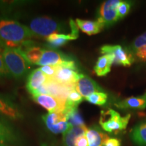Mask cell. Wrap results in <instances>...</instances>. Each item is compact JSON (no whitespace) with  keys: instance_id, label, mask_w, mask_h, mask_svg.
Listing matches in <instances>:
<instances>
[{"instance_id":"obj_30","label":"cell","mask_w":146,"mask_h":146,"mask_svg":"<svg viewBox=\"0 0 146 146\" xmlns=\"http://www.w3.org/2000/svg\"><path fill=\"white\" fill-rule=\"evenodd\" d=\"M104 146H121V142L118 139L109 138L105 142Z\"/></svg>"},{"instance_id":"obj_24","label":"cell","mask_w":146,"mask_h":146,"mask_svg":"<svg viewBox=\"0 0 146 146\" xmlns=\"http://www.w3.org/2000/svg\"><path fill=\"white\" fill-rule=\"evenodd\" d=\"M83 100V97L76 90V89H74L69 93L66 102V107L78 108V106Z\"/></svg>"},{"instance_id":"obj_1","label":"cell","mask_w":146,"mask_h":146,"mask_svg":"<svg viewBox=\"0 0 146 146\" xmlns=\"http://www.w3.org/2000/svg\"><path fill=\"white\" fill-rule=\"evenodd\" d=\"M36 36L31 29L15 20L0 16V42L5 47L18 48L31 38Z\"/></svg>"},{"instance_id":"obj_23","label":"cell","mask_w":146,"mask_h":146,"mask_svg":"<svg viewBox=\"0 0 146 146\" xmlns=\"http://www.w3.org/2000/svg\"><path fill=\"white\" fill-rule=\"evenodd\" d=\"M131 137L136 145L146 146V123L140 124L134 128Z\"/></svg>"},{"instance_id":"obj_17","label":"cell","mask_w":146,"mask_h":146,"mask_svg":"<svg viewBox=\"0 0 146 146\" xmlns=\"http://www.w3.org/2000/svg\"><path fill=\"white\" fill-rule=\"evenodd\" d=\"M88 140L89 146H104L109 137L105 134L98 127L88 128L85 133Z\"/></svg>"},{"instance_id":"obj_13","label":"cell","mask_w":146,"mask_h":146,"mask_svg":"<svg viewBox=\"0 0 146 146\" xmlns=\"http://www.w3.org/2000/svg\"><path fill=\"white\" fill-rule=\"evenodd\" d=\"M47 77L39 68L35 69L27 78L26 87L31 95L36 94L37 91L47 81Z\"/></svg>"},{"instance_id":"obj_8","label":"cell","mask_w":146,"mask_h":146,"mask_svg":"<svg viewBox=\"0 0 146 146\" xmlns=\"http://www.w3.org/2000/svg\"><path fill=\"white\" fill-rule=\"evenodd\" d=\"M32 98L36 103L46 109L49 113L62 112L65 110L66 101L50 95L36 94L32 95Z\"/></svg>"},{"instance_id":"obj_29","label":"cell","mask_w":146,"mask_h":146,"mask_svg":"<svg viewBox=\"0 0 146 146\" xmlns=\"http://www.w3.org/2000/svg\"><path fill=\"white\" fill-rule=\"evenodd\" d=\"M10 76L9 72L5 66L4 60H3L2 54L0 53V77H7Z\"/></svg>"},{"instance_id":"obj_22","label":"cell","mask_w":146,"mask_h":146,"mask_svg":"<svg viewBox=\"0 0 146 146\" xmlns=\"http://www.w3.org/2000/svg\"><path fill=\"white\" fill-rule=\"evenodd\" d=\"M63 112L66 116L67 122L71 127L85 125L84 120L80 113L78 112L77 108L65 107V110Z\"/></svg>"},{"instance_id":"obj_16","label":"cell","mask_w":146,"mask_h":146,"mask_svg":"<svg viewBox=\"0 0 146 146\" xmlns=\"http://www.w3.org/2000/svg\"><path fill=\"white\" fill-rule=\"evenodd\" d=\"M120 109H139L144 110L146 108V92L138 97H130L122 100L115 104Z\"/></svg>"},{"instance_id":"obj_18","label":"cell","mask_w":146,"mask_h":146,"mask_svg":"<svg viewBox=\"0 0 146 146\" xmlns=\"http://www.w3.org/2000/svg\"><path fill=\"white\" fill-rule=\"evenodd\" d=\"M75 23L78 29L89 36L99 33L104 27V25L99 21H91L76 18Z\"/></svg>"},{"instance_id":"obj_33","label":"cell","mask_w":146,"mask_h":146,"mask_svg":"<svg viewBox=\"0 0 146 146\" xmlns=\"http://www.w3.org/2000/svg\"><path fill=\"white\" fill-rule=\"evenodd\" d=\"M0 146H7L5 144H2V143H0Z\"/></svg>"},{"instance_id":"obj_12","label":"cell","mask_w":146,"mask_h":146,"mask_svg":"<svg viewBox=\"0 0 146 146\" xmlns=\"http://www.w3.org/2000/svg\"><path fill=\"white\" fill-rule=\"evenodd\" d=\"M43 87L46 91V94L50 95V96L59 98L60 100H64V101H66L69 93L72 89H75V87L61 85V84L56 83L49 78L47 79L46 83L43 85Z\"/></svg>"},{"instance_id":"obj_9","label":"cell","mask_w":146,"mask_h":146,"mask_svg":"<svg viewBox=\"0 0 146 146\" xmlns=\"http://www.w3.org/2000/svg\"><path fill=\"white\" fill-rule=\"evenodd\" d=\"M70 26L71 29L70 33H54L45 37V40L49 43V45L54 48H57L63 46L68 41L77 39L78 37V28L76 23L70 20Z\"/></svg>"},{"instance_id":"obj_15","label":"cell","mask_w":146,"mask_h":146,"mask_svg":"<svg viewBox=\"0 0 146 146\" xmlns=\"http://www.w3.org/2000/svg\"><path fill=\"white\" fill-rule=\"evenodd\" d=\"M0 114L12 120H18L23 117L17 106L2 95H0Z\"/></svg>"},{"instance_id":"obj_14","label":"cell","mask_w":146,"mask_h":146,"mask_svg":"<svg viewBox=\"0 0 146 146\" xmlns=\"http://www.w3.org/2000/svg\"><path fill=\"white\" fill-rule=\"evenodd\" d=\"M69 60L63 55L54 50H44L37 64L41 66H62Z\"/></svg>"},{"instance_id":"obj_28","label":"cell","mask_w":146,"mask_h":146,"mask_svg":"<svg viewBox=\"0 0 146 146\" xmlns=\"http://www.w3.org/2000/svg\"><path fill=\"white\" fill-rule=\"evenodd\" d=\"M58 66H44L39 68L47 78H52L57 71Z\"/></svg>"},{"instance_id":"obj_25","label":"cell","mask_w":146,"mask_h":146,"mask_svg":"<svg viewBox=\"0 0 146 146\" xmlns=\"http://www.w3.org/2000/svg\"><path fill=\"white\" fill-rule=\"evenodd\" d=\"M85 100L92 104L104 106L107 102L108 95L104 92H96L87 97Z\"/></svg>"},{"instance_id":"obj_20","label":"cell","mask_w":146,"mask_h":146,"mask_svg":"<svg viewBox=\"0 0 146 146\" xmlns=\"http://www.w3.org/2000/svg\"><path fill=\"white\" fill-rule=\"evenodd\" d=\"M86 126L72 127L63 134L64 146H75V139L78 136L85 134L87 130Z\"/></svg>"},{"instance_id":"obj_4","label":"cell","mask_w":146,"mask_h":146,"mask_svg":"<svg viewBox=\"0 0 146 146\" xmlns=\"http://www.w3.org/2000/svg\"><path fill=\"white\" fill-rule=\"evenodd\" d=\"M31 31L35 36H47L62 31V25L48 17L34 18L30 23Z\"/></svg>"},{"instance_id":"obj_21","label":"cell","mask_w":146,"mask_h":146,"mask_svg":"<svg viewBox=\"0 0 146 146\" xmlns=\"http://www.w3.org/2000/svg\"><path fill=\"white\" fill-rule=\"evenodd\" d=\"M18 139L17 135L8 123L0 120V143H13Z\"/></svg>"},{"instance_id":"obj_11","label":"cell","mask_w":146,"mask_h":146,"mask_svg":"<svg viewBox=\"0 0 146 146\" xmlns=\"http://www.w3.org/2000/svg\"><path fill=\"white\" fill-rule=\"evenodd\" d=\"M75 89L85 99L94 93L103 92L102 89L96 81L83 74H80L75 85Z\"/></svg>"},{"instance_id":"obj_7","label":"cell","mask_w":146,"mask_h":146,"mask_svg":"<svg viewBox=\"0 0 146 146\" xmlns=\"http://www.w3.org/2000/svg\"><path fill=\"white\" fill-rule=\"evenodd\" d=\"M102 54H111L114 57V63L130 66L134 62V58L130 53L126 51L119 45H105L100 49Z\"/></svg>"},{"instance_id":"obj_26","label":"cell","mask_w":146,"mask_h":146,"mask_svg":"<svg viewBox=\"0 0 146 146\" xmlns=\"http://www.w3.org/2000/svg\"><path fill=\"white\" fill-rule=\"evenodd\" d=\"M133 48L134 49L135 52L146 49V32L141 35L139 36L135 40L133 44Z\"/></svg>"},{"instance_id":"obj_2","label":"cell","mask_w":146,"mask_h":146,"mask_svg":"<svg viewBox=\"0 0 146 146\" xmlns=\"http://www.w3.org/2000/svg\"><path fill=\"white\" fill-rule=\"evenodd\" d=\"M2 56L9 74L16 79L24 77L30 68V63L17 49L5 47Z\"/></svg>"},{"instance_id":"obj_10","label":"cell","mask_w":146,"mask_h":146,"mask_svg":"<svg viewBox=\"0 0 146 146\" xmlns=\"http://www.w3.org/2000/svg\"><path fill=\"white\" fill-rule=\"evenodd\" d=\"M79 75L80 73H78L76 70L58 66L55 75L49 79L65 86L75 87Z\"/></svg>"},{"instance_id":"obj_31","label":"cell","mask_w":146,"mask_h":146,"mask_svg":"<svg viewBox=\"0 0 146 146\" xmlns=\"http://www.w3.org/2000/svg\"><path fill=\"white\" fill-rule=\"evenodd\" d=\"M135 54L139 59L141 60V61L146 62V49L145 50H140L139 52H137Z\"/></svg>"},{"instance_id":"obj_19","label":"cell","mask_w":146,"mask_h":146,"mask_svg":"<svg viewBox=\"0 0 146 146\" xmlns=\"http://www.w3.org/2000/svg\"><path fill=\"white\" fill-rule=\"evenodd\" d=\"M114 57L111 54H104L100 56L94 67V71L98 76L107 75L110 72L111 67L114 63Z\"/></svg>"},{"instance_id":"obj_5","label":"cell","mask_w":146,"mask_h":146,"mask_svg":"<svg viewBox=\"0 0 146 146\" xmlns=\"http://www.w3.org/2000/svg\"><path fill=\"white\" fill-rule=\"evenodd\" d=\"M42 119L47 129L55 134L64 133L72 127L67 122L66 116L62 112H52L43 115Z\"/></svg>"},{"instance_id":"obj_3","label":"cell","mask_w":146,"mask_h":146,"mask_svg":"<svg viewBox=\"0 0 146 146\" xmlns=\"http://www.w3.org/2000/svg\"><path fill=\"white\" fill-rule=\"evenodd\" d=\"M130 118L129 114L121 116L116 111L108 109L102 111L99 123L102 129L106 132L117 133L127 128Z\"/></svg>"},{"instance_id":"obj_32","label":"cell","mask_w":146,"mask_h":146,"mask_svg":"<svg viewBox=\"0 0 146 146\" xmlns=\"http://www.w3.org/2000/svg\"><path fill=\"white\" fill-rule=\"evenodd\" d=\"M4 46H3V45L1 44V42H0V53H1V54H2V52H3V49H4Z\"/></svg>"},{"instance_id":"obj_27","label":"cell","mask_w":146,"mask_h":146,"mask_svg":"<svg viewBox=\"0 0 146 146\" xmlns=\"http://www.w3.org/2000/svg\"><path fill=\"white\" fill-rule=\"evenodd\" d=\"M130 3L127 2V1H121V2H120L119 5H118L117 10L118 19H121V18L125 17L126 15H127V14L130 11Z\"/></svg>"},{"instance_id":"obj_6","label":"cell","mask_w":146,"mask_h":146,"mask_svg":"<svg viewBox=\"0 0 146 146\" xmlns=\"http://www.w3.org/2000/svg\"><path fill=\"white\" fill-rule=\"evenodd\" d=\"M121 2L119 0H108L101 5L98 21L104 27L112 25L118 20V7Z\"/></svg>"}]
</instances>
